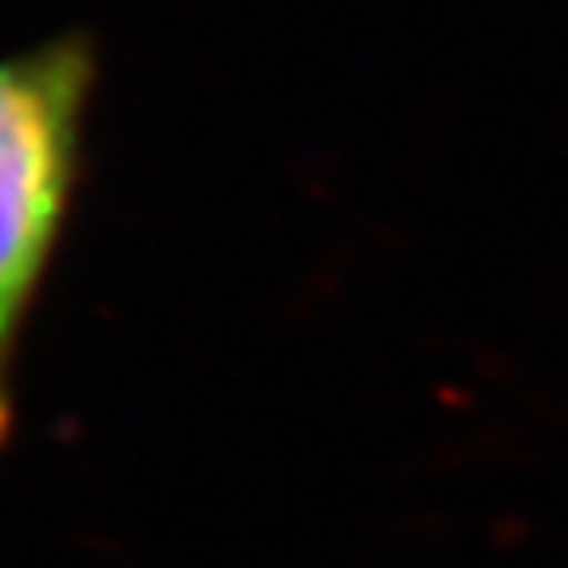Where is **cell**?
<instances>
[{"mask_svg": "<svg viewBox=\"0 0 568 568\" xmlns=\"http://www.w3.org/2000/svg\"><path fill=\"white\" fill-rule=\"evenodd\" d=\"M95 88L88 32L0 52V446L17 426L20 355L88 174Z\"/></svg>", "mask_w": 568, "mask_h": 568, "instance_id": "6da1fadb", "label": "cell"}]
</instances>
